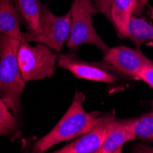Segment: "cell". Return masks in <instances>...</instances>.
<instances>
[{"label": "cell", "instance_id": "14", "mask_svg": "<svg viewBox=\"0 0 153 153\" xmlns=\"http://www.w3.org/2000/svg\"><path fill=\"white\" fill-rule=\"evenodd\" d=\"M18 129L17 116L11 113L7 105L0 98V136L15 133Z\"/></svg>", "mask_w": 153, "mask_h": 153}, {"label": "cell", "instance_id": "2", "mask_svg": "<svg viewBox=\"0 0 153 153\" xmlns=\"http://www.w3.org/2000/svg\"><path fill=\"white\" fill-rule=\"evenodd\" d=\"M20 40L0 33V98L18 116L20 98L25 88L18 62V49Z\"/></svg>", "mask_w": 153, "mask_h": 153}, {"label": "cell", "instance_id": "5", "mask_svg": "<svg viewBox=\"0 0 153 153\" xmlns=\"http://www.w3.org/2000/svg\"><path fill=\"white\" fill-rule=\"evenodd\" d=\"M71 30V11L63 16H55L48 6L42 7L39 30L22 32L21 40L27 42L43 43L51 50L61 51Z\"/></svg>", "mask_w": 153, "mask_h": 153}, {"label": "cell", "instance_id": "6", "mask_svg": "<svg viewBox=\"0 0 153 153\" xmlns=\"http://www.w3.org/2000/svg\"><path fill=\"white\" fill-rule=\"evenodd\" d=\"M103 62L113 70L136 79L143 68L153 65V62L140 50L126 46L109 48L105 53Z\"/></svg>", "mask_w": 153, "mask_h": 153}, {"label": "cell", "instance_id": "15", "mask_svg": "<svg viewBox=\"0 0 153 153\" xmlns=\"http://www.w3.org/2000/svg\"><path fill=\"white\" fill-rule=\"evenodd\" d=\"M134 132L137 138L153 140V111L134 119Z\"/></svg>", "mask_w": 153, "mask_h": 153}, {"label": "cell", "instance_id": "4", "mask_svg": "<svg viewBox=\"0 0 153 153\" xmlns=\"http://www.w3.org/2000/svg\"><path fill=\"white\" fill-rule=\"evenodd\" d=\"M57 55L43 43L31 46L21 40L18 49V62L25 82L51 78L55 72Z\"/></svg>", "mask_w": 153, "mask_h": 153}, {"label": "cell", "instance_id": "8", "mask_svg": "<svg viewBox=\"0 0 153 153\" xmlns=\"http://www.w3.org/2000/svg\"><path fill=\"white\" fill-rule=\"evenodd\" d=\"M96 9L110 20L121 38H128V22L137 6V0H93Z\"/></svg>", "mask_w": 153, "mask_h": 153}, {"label": "cell", "instance_id": "11", "mask_svg": "<svg viewBox=\"0 0 153 153\" xmlns=\"http://www.w3.org/2000/svg\"><path fill=\"white\" fill-rule=\"evenodd\" d=\"M0 33L21 41L19 15L11 0H0Z\"/></svg>", "mask_w": 153, "mask_h": 153}, {"label": "cell", "instance_id": "10", "mask_svg": "<svg viewBox=\"0 0 153 153\" xmlns=\"http://www.w3.org/2000/svg\"><path fill=\"white\" fill-rule=\"evenodd\" d=\"M135 138L137 137L134 132V119L116 120L98 153H119L124 144Z\"/></svg>", "mask_w": 153, "mask_h": 153}, {"label": "cell", "instance_id": "13", "mask_svg": "<svg viewBox=\"0 0 153 153\" xmlns=\"http://www.w3.org/2000/svg\"><path fill=\"white\" fill-rule=\"evenodd\" d=\"M128 38L137 47L149 40H153V25L143 19L132 15L128 22Z\"/></svg>", "mask_w": 153, "mask_h": 153}, {"label": "cell", "instance_id": "17", "mask_svg": "<svg viewBox=\"0 0 153 153\" xmlns=\"http://www.w3.org/2000/svg\"><path fill=\"white\" fill-rule=\"evenodd\" d=\"M152 106H153V101H152Z\"/></svg>", "mask_w": 153, "mask_h": 153}, {"label": "cell", "instance_id": "16", "mask_svg": "<svg viewBox=\"0 0 153 153\" xmlns=\"http://www.w3.org/2000/svg\"><path fill=\"white\" fill-rule=\"evenodd\" d=\"M137 79L142 80L153 88V65L143 68L137 75Z\"/></svg>", "mask_w": 153, "mask_h": 153}, {"label": "cell", "instance_id": "9", "mask_svg": "<svg viewBox=\"0 0 153 153\" xmlns=\"http://www.w3.org/2000/svg\"><path fill=\"white\" fill-rule=\"evenodd\" d=\"M73 54H62L57 57L58 66L71 72L76 78L95 82L112 83L117 80L116 75L105 69L78 60Z\"/></svg>", "mask_w": 153, "mask_h": 153}, {"label": "cell", "instance_id": "3", "mask_svg": "<svg viewBox=\"0 0 153 153\" xmlns=\"http://www.w3.org/2000/svg\"><path fill=\"white\" fill-rule=\"evenodd\" d=\"M71 30L67 39V48L75 51L83 44H92L104 53L109 49L94 30L92 18L98 11L92 0H74L71 7Z\"/></svg>", "mask_w": 153, "mask_h": 153}, {"label": "cell", "instance_id": "12", "mask_svg": "<svg viewBox=\"0 0 153 153\" xmlns=\"http://www.w3.org/2000/svg\"><path fill=\"white\" fill-rule=\"evenodd\" d=\"M19 15L24 19L27 30L37 31L43 6L39 0H15Z\"/></svg>", "mask_w": 153, "mask_h": 153}, {"label": "cell", "instance_id": "1", "mask_svg": "<svg viewBox=\"0 0 153 153\" xmlns=\"http://www.w3.org/2000/svg\"><path fill=\"white\" fill-rule=\"evenodd\" d=\"M85 94L76 92L73 102L62 119L48 134L35 142L32 151L42 153L54 145L70 140L88 132L98 122L101 116L88 113L83 109Z\"/></svg>", "mask_w": 153, "mask_h": 153}, {"label": "cell", "instance_id": "7", "mask_svg": "<svg viewBox=\"0 0 153 153\" xmlns=\"http://www.w3.org/2000/svg\"><path fill=\"white\" fill-rule=\"evenodd\" d=\"M115 113L109 112L100 117L94 126L75 141L54 151L57 153H98L105 137L116 121Z\"/></svg>", "mask_w": 153, "mask_h": 153}]
</instances>
